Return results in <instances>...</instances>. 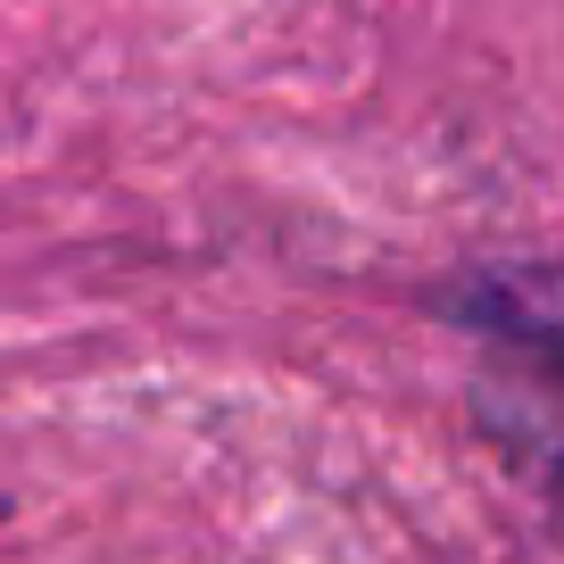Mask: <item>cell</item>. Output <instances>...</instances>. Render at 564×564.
<instances>
[{
	"label": "cell",
	"instance_id": "obj_1",
	"mask_svg": "<svg viewBox=\"0 0 564 564\" xmlns=\"http://www.w3.org/2000/svg\"><path fill=\"white\" fill-rule=\"evenodd\" d=\"M423 316L465 340L474 441L540 507L564 556V249L457 258L423 282Z\"/></svg>",
	"mask_w": 564,
	"mask_h": 564
},
{
	"label": "cell",
	"instance_id": "obj_2",
	"mask_svg": "<svg viewBox=\"0 0 564 564\" xmlns=\"http://www.w3.org/2000/svg\"><path fill=\"white\" fill-rule=\"evenodd\" d=\"M9 514H18V498H9V490H0V523H9Z\"/></svg>",
	"mask_w": 564,
	"mask_h": 564
}]
</instances>
